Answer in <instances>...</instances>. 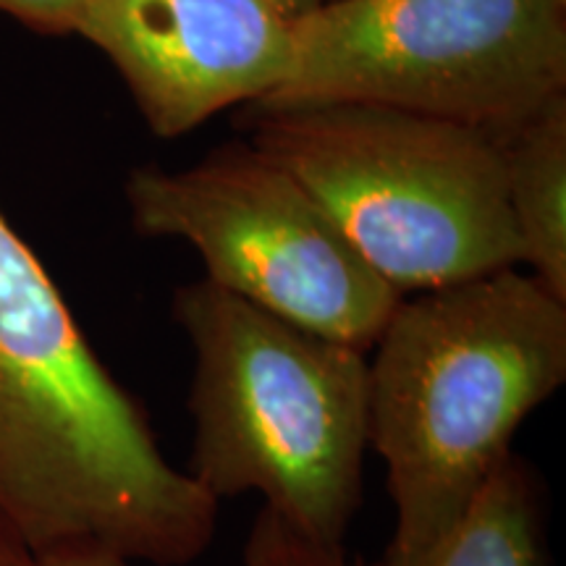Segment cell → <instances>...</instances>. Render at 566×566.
<instances>
[{
  "label": "cell",
  "instance_id": "6da1fadb",
  "mask_svg": "<svg viewBox=\"0 0 566 566\" xmlns=\"http://www.w3.org/2000/svg\"><path fill=\"white\" fill-rule=\"evenodd\" d=\"M218 516L0 212V530L30 556L92 548L187 566Z\"/></svg>",
  "mask_w": 566,
  "mask_h": 566
},
{
  "label": "cell",
  "instance_id": "7a4b0ae2",
  "mask_svg": "<svg viewBox=\"0 0 566 566\" xmlns=\"http://www.w3.org/2000/svg\"><path fill=\"white\" fill-rule=\"evenodd\" d=\"M564 380L566 300L533 273L401 296L367 352L370 449L396 512L384 554H422L449 533Z\"/></svg>",
  "mask_w": 566,
  "mask_h": 566
},
{
  "label": "cell",
  "instance_id": "3957f363",
  "mask_svg": "<svg viewBox=\"0 0 566 566\" xmlns=\"http://www.w3.org/2000/svg\"><path fill=\"white\" fill-rule=\"evenodd\" d=\"M174 317L195 352L189 475L218 504L258 493L300 535L344 546L370 449L367 352L205 279L176 292Z\"/></svg>",
  "mask_w": 566,
  "mask_h": 566
},
{
  "label": "cell",
  "instance_id": "277c9868",
  "mask_svg": "<svg viewBox=\"0 0 566 566\" xmlns=\"http://www.w3.org/2000/svg\"><path fill=\"white\" fill-rule=\"evenodd\" d=\"M252 147L399 294L522 265L504 150L488 132L370 103L254 105Z\"/></svg>",
  "mask_w": 566,
  "mask_h": 566
},
{
  "label": "cell",
  "instance_id": "5b68a950",
  "mask_svg": "<svg viewBox=\"0 0 566 566\" xmlns=\"http://www.w3.org/2000/svg\"><path fill=\"white\" fill-rule=\"evenodd\" d=\"M292 34V74L254 105H386L501 142L566 90L554 0H325Z\"/></svg>",
  "mask_w": 566,
  "mask_h": 566
},
{
  "label": "cell",
  "instance_id": "8992f818",
  "mask_svg": "<svg viewBox=\"0 0 566 566\" xmlns=\"http://www.w3.org/2000/svg\"><path fill=\"white\" fill-rule=\"evenodd\" d=\"M126 200L139 233L195 247L205 281L354 349H373L405 296L286 168L254 147L176 174L137 168Z\"/></svg>",
  "mask_w": 566,
  "mask_h": 566
},
{
  "label": "cell",
  "instance_id": "52a82bcc",
  "mask_svg": "<svg viewBox=\"0 0 566 566\" xmlns=\"http://www.w3.org/2000/svg\"><path fill=\"white\" fill-rule=\"evenodd\" d=\"M74 32L108 55L160 137L263 103L294 63L292 21L273 0H87Z\"/></svg>",
  "mask_w": 566,
  "mask_h": 566
},
{
  "label": "cell",
  "instance_id": "ba28073f",
  "mask_svg": "<svg viewBox=\"0 0 566 566\" xmlns=\"http://www.w3.org/2000/svg\"><path fill=\"white\" fill-rule=\"evenodd\" d=\"M522 263L566 300V92L501 139Z\"/></svg>",
  "mask_w": 566,
  "mask_h": 566
},
{
  "label": "cell",
  "instance_id": "9c48e42d",
  "mask_svg": "<svg viewBox=\"0 0 566 566\" xmlns=\"http://www.w3.org/2000/svg\"><path fill=\"white\" fill-rule=\"evenodd\" d=\"M546 501L535 470L509 454L443 537L422 554L373 566H548Z\"/></svg>",
  "mask_w": 566,
  "mask_h": 566
},
{
  "label": "cell",
  "instance_id": "30bf717a",
  "mask_svg": "<svg viewBox=\"0 0 566 566\" xmlns=\"http://www.w3.org/2000/svg\"><path fill=\"white\" fill-rule=\"evenodd\" d=\"M244 566H363L344 546H323L286 525L281 516L260 509L244 546Z\"/></svg>",
  "mask_w": 566,
  "mask_h": 566
},
{
  "label": "cell",
  "instance_id": "8fae6325",
  "mask_svg": "<svg viewBox=\"0 0 566 566\" xmlns=\"http://www.w3.org/2000/svg\"><path fill=\"white\" fill-rule=\"evenodd\" d=\"M87 0H0V11L40 32H74Z\"/></svg>",
  "mask_w": 566,
  "mask_h": 566
},
{
  "label": "cell",
  "instance_id": "7c38bea8",
  "mask_svg": "<svg viewBox=\"0 0 566 566\" xmlns=\"http://www.w3.org/2000/svg\"><path fill=\"white\" fill-rule=\"evenodd\" d=\"M27 566H145L132 562V558L111 554V551H92V548H74V551H55L45 556H30Z\"/></svg>",
  "mask_w": 566,
  "mask_h": 566
},
{
  "label": "cell",
  "instance_id": "4fadbf2b",
  "mask_svg": "<svg viewBox=\"0 0 566 566\" xmlns=\"http://www.w3.org/2000/svg\"><path fill=\"white\" fill-rule=\"evenodd\" d=\"M30 564V554L19 546L13 537H9L0 530V566H27Z\"/></svg>",
  "mask_w": 566,
  "mask_h": 566
},
{
  "label": "cell",
  "instance_id": "5bb4252c",
  "mask_svg": "<svg viewBox=\"0 0 566 566\" xmlns=\"http://www.w3.org/2000/svg\"><path fill=\"white\" fill-rule=\"evenodd\" d=\"M273 3H275V9H279L289 21H296V19H302L304 13L315 11L317 6H323L325 0H273Z\"/></svg>",
  "mask_w": 566,
  "mask_h": 566
},
{
  "label": "cell",
  "instance_id": "9a60e30c",
  "mask_svg": "<svg viewBox=\"0 0 566 566\" xmlns=\"http://www.w3.org/2000/svg\"><path fill=\"white\" fill-rule=\"evenodd\" d=\"M556 6H562V9H566V0H554Z\"/></svg>",
  "mask_w": 566,
  "mask_h": 566
}]
</instances>
